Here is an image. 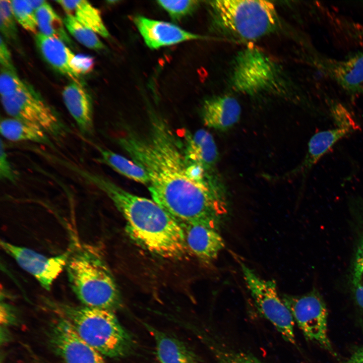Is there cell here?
I'll use <instances>...</instances> for the list:
<instances>
[{
    "label": "cell",
    "mask_w": 363,
    "mask_h": 363,
    "mask_svg": "<svg viewBox=\"0 0 363 363\" xmlns=\"http://www.w3.org/2000/svg\"><path fill=\"white\" fill-rule=\"evenodd\" d=\"M352 277V290L357 305L363 311V239L357 253Z\"/></svg>",
    "instance_id": "cell-30"
},
{
    "label": "cell",
    "mask_w": 363,
    "mask_h": 363,
    "mask_svg": "<svg viewBox=\"0 0 363 363\" xmlns=\"http://www.w3.org/2000/svg\"><path fill=\"white\" fill-rule=\"evenodd\" d=\"M33 9L35 11L39 8L44 5L46 2L43 0H28Z\"/></svg>",
    "instance_id": "cell-36"
},
{
    "label": "cell",
    "mask_w": 363,
    "mask_h": 363,
    "mask_svg": "<svg viewBox=\"0 0 363 363\" xmlns=\"http://www.w3.org/2000/svg\"><path fill=\"white\" fill-rule=\"evenodd\" d=\"M64 9L67 15L70 16L80 23L92 30L96 34L107 38L109 36L99 10L87 1H56Z\"/></svg>",
    "instance_id": "cell-22"
},
{
    "label": "cell",
    "mask_w": 363,
    "mask_h": 363,
    "mask_svg": "<svg viewBox=\"0 0 363 363\" xmlns=\"http://www.w3.org/2000/svg\"><path fill=\"white\" fill-rule=\"evenodd\" d=\"M11 5L16 20L25 30L36 34L37 26L35 11L28 1H11Z\"/></svg>",
    "instance_id": "cell-26"
},
{
    "label": "cell",
    "mask_w": 363,
    "mask_h": 363,
    "mask_svg": "<svg viewBox=\"0 0 363 363\" xmlns=\"http://www.w3.org/2000/svg\"><path fill=\"white\" fill-rule=\"evenodd\" d=\"M48 338L64 363H105L102 355L85 342L62 316L51 324Z\"/></svg>",
    "instance_id": "cell-12"
},
{
    "label": "cell",
    "mask_w": 363,
    "mask_h": 363,
    "mask_svg": "<svg viewBox=\"0 0 363 363\" xmlns=\"http://www.w3.org/2000/svg\"><path fill=\"white\" fill-rule=\"evenodd\" d=\"M335 121L337 127L316 133L311 138L304 159L289 174L306 175L335 144L355 129V123L352 117Z\"/></svg>",
    "instance_id": "cell-14"
},
{
    "label": "cell",
    "mask_w": 363,
    "mask_h": 363,
    "mask_svg": "<svg viewBox=\"0 0 363 363\" xmlns=\"http://www.w3.org/2000/svg\"><path fill=\"white\" fill-rule=\"evenodd\" d=\"M13 310L8 304L1 301V323L8 324L14 318Z\"/></svg>",
    "instance_id": "cell-34"
},
{
    "label": "cell",
    "mask_w": 363,
    "mask_h": 363,
    "mask_svg": "<svg viewBox=\"0 0 363 363\" xmlns=\"http://www.w3.org/2000/svg\"><path fill=\"white\" fill-rule=\"evenodd\" d=\"M218 363H264L255 356L242 352H222Z\"/></svg>",
    "instance_id": "cell-32"
},
{
    "label": "cell",
    "mask_w": 363,
    "mask_h": 363,
    "mask_svg": "<svg viewBox=\"0 0 363 363\" xmlns=\"http://www.w3.org/2000/svg\"><path fill=\"white\" fill-rule=\"evenodd\" d=\"M344 363H363V347L356 349Z\"/></svg>",
    "instance_id": "cell-35"
},
{
    "label": "cell",
    "mask_w": 363,
    "mask_h": 363,
    "mask_svg": "<svg viewBox=\"0 0 363 363\" xmlns=\"http://www.w3.org/2000/svg\"><path fill=\"white\" fill-rule=\"evenodd\" d=\"M67 319L78 335L102 355L117 358L131 354L136 345L133 337L113 311L85 306L46 301Z\"/></svg>",
    "instance_id": "cell-4"
},
{
    "label": "cell",
    "mask_w": 363,
    "mask_h": 363,
    "mask_svg": "<svg viewBox=\"0 0 363 363\" xmlns=\"http://www.w3.org/2000/svg\"><path fill=\"white\" fill-rule=\"evenodd\" d=\"M162 7L174 21H178L191 14L199 5L198 1H158Z\"/></svg>",
    "instance_id": "cell-27"
},
{
    "label": "cell",
    "mask_w": 363,
    "mask_h": 363,
    "mask_svg": "<svg viewBox=\"0 0 363 363\" xmlns=\"http://www.w3.org/2000/svg\"><path fill=\"white\" fill-rule=\"evenodd\" d=\"M0 177L1 180L11 183H15L18 178L9 160L2 139L1 140Z\"/></svg>",
    "instance_id": "cell-31"
},
{
    "label": "cell",
    "mask_w": 363,
    "mask_h": 363,
    "mask_svg": "<svg viewBox=\"0 0 363 363\" xmlns=\"http://www.w3.org/2000/svg\"><path fill=\"white\" fill-rule=\"evenodd\" d=\"M0 63L1 69L16 71L13 64L10 52L3 39L2 36L1 37L0 43Z\"/></svg>",
    "instance_id": "cell-33"
},
{
    "label": "cell",
    "mask_w": 363,
    "mask_h": 363,
    "mask_svg": "<svg viewBox=\"0 0 363 363\" xmlns=\"http://www.w3.org/2000/svg\"><path fill=\"white\" fill-rule=\"evenodd\" d=\"M98 150L100 158L99 161L107 165L121 175L143 184L149 185V178L146 171L140 165L124 156L93 144Z\"/></svg>",
    "instance_id": "cell-23"
},
{
    "label": "cell",
    "mask_w": 363,
    "mask_h": 363,
    "mask_svg": "<svg viewBox=\"0 0 363 363\" xmlns=\"http://www.w3.org/2000/svg\"><path fill=\"white\" fill-rule=\"evenodd\" d=\"M190 253L202 262L210 264L225 248L219 230L198 223L180 224Z\"/></svg>",
    "instance_id": "cell-15"
},
{
    "label": "cell",
    "mask_w": 363,
    "mask_h": 363,
    "mask_svg": "<svg viewBox=\"0 0 363 363\" xmlns=\"http://www.w3.org/2000/svg\"><path fill=\"white\" fill-rule=\"evenodd\" d=\"M281 296L306 338L335 355L327 333V309L319 292L314 289L302 295Z\"/></svg>",
    "instance_id": "cell-9"
},
{
    "label": "cell",
    "mask_w": 363,
    "mask_h": 363,
    "mask_svg": "<svg viewBox=\"0 0 363 363\" xmlns=\"http://www.w3.org/2000/svg\"><path fill=\"white\" fill-rule=\"evenodd\" d=\"M35 13L40 33L58 39L71 47L74 46L65 29L63 20L47 2L36 10Z\"/></svg>",
    "instance_id": "cell-24"
},
{
    "label": "cell",
    "mask_w": 363,
    "mask_h": 363,
    "mask_svg": "<svg viewBox=\"0 0 363 363\" xmlns=\"http://www.w3.org/2000/svg\"><path fill=\"white\" fill-rule=\"evenodd\" d=\"M159 363H160V362H159Z\"/></svg>",
    "instance_id": "cell-37"
},
{
    "label": "cell",
    "mask_w": 363,
    "mask_h": 363,
    "mask_svg": "<svg viewBox=\"0 0 363 363\" xmlns=\"http://www.w3.org/2000/svg\"><path fill=\"white\" fill-rule=\"evenodd\" d=\"M214 27L227 36L255 40L274 31L279 25L275 5L266 1L209 2Z\"/></svg>",
    "instance_id": "cell-5"
},
{
    "label": "cell",
    "mask_w": 363,
    "mask_h": 363,
    "mask_svg": "<svg viewBox=\"0 0 363 363\" xmlns=\"http://www.w3.org/2000/svg\"><path fill=\"white\" fill-rule=\"evenodd\" d=\"M278 66L263 52L248 48L234 62L232 84L238 91L250 95L280 90L282 75Z\"/></svg>",
    "instance_id": "cell-6"
},
{
    "label": "cell",
    "mask_w": 363,
    "mask_h": 363,
    "mask_svg": "<svg viewBox=\"0 0 363 363\" xmlns=\"http://www.w3.org/2000/svg\"><path fill=\"white\" fill-rule=\"evenodd\" d=\"M1 246L22 269L33 276L48 291L65 268L71 251L70 248L60 255L47 257L29 248L3 240H1Z\"/></svg>",
    "instance_id": "cell-10"
},
{
    "label": "cell",
    "mask_w": 363,
    "mask_h": 363,
    "mask_svg": "<svg viewBox=\"0 0 363 363\" xmlns=\"http://www.w3.org/2000/svg\"><path fill=\"white\" fill-rule=\"evenodd\" d=\"M65 269L72 290L84 306L112 311L120 307L119 291L97 248L73 247Z\"/></svg>",
    "instance_id": "cell-3"
},
{
    "label": "cell",
    "mask_w": 363,
    "mask_h": 363,
    "mask_svg": "<svg viewBox=\"0 0 363 363\" xmlns=\"http://www.w3.org/2000/svg\"><path fill=\"white\" fill-rule=\"evenodd\" d=\"M312 64L324 76L335 82L347 94H363V51L336 59L315 52Z\"/></svg>",
    "instance_id": "cell-11"
},
{
    "label": "cell",
    "mask_w": 363,
    "mask_h": 363,
    "mask_svg": "<svg viewBox=\"0 0 363 363\" xmlns=\"http://www.w3.org/2000/svg\"><path fill=\"white\" fill-rule=\"evenodd\" d=\"M63 101L82 134H93L94 125L91 98L81 82L73 81L66 85L62 92Z\"/></svg>",
    "instance_id": "cell-18"
},
{
    "label": "cell",
    "mask_w": 363,
    "mask_h": 363,
    "mask_svg": "<svg viewBox=\"0 0 363 363\" xmlns=\"http://www.w3.org/2000/svg\"><path fill=\"white\" fill-rule=\"evenodd\" d=\"M240 267L248 289L258 311L277 329L286 341L295 344L294 321L278 293L273 279H266L241 263Z\"/></svg>",
    "instance_id": "cell-8"
},
{
    "label": "cell",
    "mask_w": 363,
    "mask_h": 363,
    "mask_svg": "<svg viewBox=\"0 0 363 363\" xmlns=\"http://www.w3.org/2000/svg\"><path fill=\"white\" fill-rule=\"evenodd\" d=\"M1 102L11 117L40 128L55 141L60 142L70 132L54 109L28 85L13 95L1 97Z\"/></svg>",
    "instance_id": "cell-7"
},
{
    "label": "cell",
    "mask_w": 363,
    "mask_h": 363,
    "mask_svg": "<svg viewBox=\"0 0 363 363\" xmlns=\"http://www.w3.org/2000/svg\"><path fill=\"white\" fill-rule=\"evenodd\" d=\"M1 135L14 141H30L55 148L51 139L40 128L18 119L10 117L1 119Z\"/></svg>",
    "instance_id": "cell-21"
},
{
    "label": "cell",
    "mask_w": 363,
    "mask_h": 363,
    "mask_svg": "<svg viewBox=\"0 0 363 363\" xmlns=\"http://www.w3.org/2000/svg\"><path fill=\"white\" fill-rule=\"evenodd\" d=\"M118 144L149 178L153 200L179 224L198 223L219 230L228 214L219 176L206 175L185 153L180 137L152 116L145 135L129 131Z\"/></svg>",
    "instance_id": "cell-1"
},
{
    "label": "cell",
    "mask_w": 363,
    "mask_h": 363,
    "mask_svg": "<svg viewBox=\"0 0 363 363\" xmlns=\"http://www.w3.org/2000/svg\"><path fill=\"white\" fill-rule=\"evenodd\" d=\"M76 173L111 200L126 221V232L138 245L169 259H182L189 254L182 226L153 200L132 194L86 169L79 167Z\"/></svg>",
    "instance_id": "cell-2"
},
{
    "label": "cell",
    "mask_w": 363,
    "mask_h": 363,
    "mask_svg": "<svg viewBox=\"0 0 363 363\" xmlns=\"http://www.w3.org/2000/svg\"><path fill=\"white\" fill-rule=\"evenodd\" d=\"M134 22L146 45L153 49L186 41L208 38L187 31L173 24L142 16H136Z\"/></svg>",
    "instance_id": "cell-13"
},
{
    "label": "cell",
    "mask_w": 363,
    "mask_h": 363,
    "mask_svg": "<svg viewBox=\"0 0 363 363\" xmlns=\"http://www.w3.org/2000/svg\"><path fill=\"white\" fill-rule=\"evenodd\" d=\"M28 84L22 81L16 71L1 69L0 93L1 97H8L22 91Z\"/></svg>",
    "instance_id": "cell-28"
},
{
    "label": "cell",
    "mask_w": 363,
    "mask_h": 363,
    "mask_svg": "<svg viewBox=\"0 0 363 363\" xmlns=\"http://www.w3.org/2000/svg\"><path fill=\"white\" fill-rule=\"evenodd\" d=\"M36 43L45 60L53 68L73 81L79 82L81 75L77 63V56L63 41L40 33L35 36Z\"/></svg>",
    "instance_id": "cell-17"
},
{
    "label": "cell",
    "mask_w": 363,
    "mask_h": 363,
    "mask_svg": "<svg viewBox=\"0 0 363 363\" xmlns=\"http://www.w3.org/2000/svg\"><path fill=\"white\" fill-rule=\"evenodd\" d=\"M237 100L228 95L214 97L205 100L201 114L205 126L219 131H226L235 125L241 114Z\"/></svg>",
    "instance_id": "cell-19"
},
{
    "label": "cell",
    "mask_w": 363,
    "mask_h": 363,
    "mask_svg": "<svg viewBox=\"0 0 363 363\" xmlns=\"http://www.w3.org/2000/svg\"><path fill=\"white\" fill-rule=\"evenodd\" d=\"M179 136L185 152L191 160L200 165L207 173H217L216 166L219 153L213 137L209 132L200 129L193 133L183 129Z\"/></svg>",
    "instance_id": "cell-16"
},
{
    "label": "cell",
    "mask_w": 363,
    "mask_h": 363,
    "mask_svg": "<svg viewBox=\"0 0 363 363\" xmlns=\"http://www.w3.org/2000/svg\"><path fill=\"white\" fill-rule=\"evenodd\" d=\"M63 21L69 33L81 44L93 50H99L104 48V44L97 34L74 18L66 15Z\"/></svg>",
    "instance_id": "cell-25"
},
{
    "label": "cell",
    "mask_w": 363,
    "mask_h": 363,
    "mask_svg": "<svg viewBox=\"0 0 363 363\" xmlns=\"http://www.w3.org/2000/svg\"><path fill=\"white\" fill-rule=\"evenodd\" d=\"M144 325L154 338L160 363H199L196 355L181 341L149 324Z\"/></svg>",
    "instance_id": "cell-20"
},
{
    "label": "cell",
    "mask_w": 363,
    "mask_h": 363,
    "mask_svg": "<svg viewBox=\"0 0 363 363\" xmlns=\"http://www.w3.org/2000/svg\"><path fill=\"white\" fill-rule=\"evenodd\" d=\"M0 28L5 37L16 40L17 36L15 18L13 15L11 1H0Z\"/></svg>",
    "instance_id": "cell-29"
}]
</instances>
